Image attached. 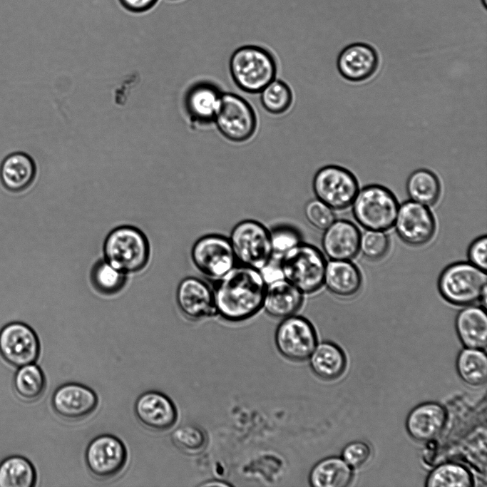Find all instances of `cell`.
I'll list each match as a JSON object with an SVG mask.
<instances>
[{"mask_svg":"<svg viewBox=\"0 0 487 487\" xmlns=\"http://www.w3.org/2000/svg\"><path fill=\"white\" fill-rule=\"evenodd\" d=\"M213 288L217 315L229 322H241L262 309L267 284L259 270L239 265Z\"/></svg>","mask_w":487,"mask_h":487,"instance_id":"1","label":"cell"},{"mask_svg":"<svg viewBox=\"0 0 487 487\" xmlns=\"http://www.w3.org/2000/svg\"><path fill=\"white\" fill-rule=\"evenodd\" d=\"M229 71L235 84L248 93H260L276 78L277 66L272 53L257 45H245L234 51Z\"/></svg>","mask_w":487,"mask_h":487,"instance_id":"2","label":"cell"},{"mask_svg":"<svg viewBox=\"0 0 487 487\" xmlns=\"http://www.w3.org/2000/svg\"><path fill=\"white\" fill-rule=\"evenodd\" d=\"M104 260L128 275L142 270L150 257L145 234L135 227L122 225L111 230L103 243Z\"/></svg>","mask_w":487,"mask_h":487,"instance_id":"3","label":"cell"},{"mask_svg":"<svg viewBox=\"0 0 487 487\" xmlns=\"http://www.w3.org/2000/svg\"><path fill=\"white\" fill-rule=\"evenodd\" d=\"M486 283L485 270L471 262H459L443 270L438 287L443 298L452 304L466 306L483 300L486 304Z\"/></svg>","mask_w":487,"mask_h":487,"instance_id":"4","label":"cell"},{"mask_svg":"<svg viewBox=\"0 0 487 487\" xmlns=\"http://www.w3.org/2000/svg\"><path fill=\"white\" fill-rule=\"evenodd\" d=\"M284 279L304 294H312L324 285L327 262L315 246L301 242L280 260Z\"/></svg>","mask_w":487,"mask_h":487,"instance_id":"5","label":"cell"},{"mask_svg":"<svg viewBox=\"0 0 487 487\" xmlns=\"http://www.w3.org/2000/svg\"><path fill=\"white\" fill-rule=\"evenodd\" d=\"M352 203L353 215L364 228L385 231L394 225L398 202L384 186L372 184L364 187L358 191Z\"/></svg>","mask_w":487,"mask_h":487,"instance_id":"6","label":"cell"},{"mask_svg":"<svg viewBox=\"0 0 487 487\" xmlns=\"http://www.w3.org/2000/svg\"><path fill=\"white\" fill-rule=\"evenodd\" d=\"M228 238L240 265L260 270L272 257L270 230L257 220L239 222Z\"/></svg>","mask_w":487,"mask_h":487,"instance_id":"7","label":"cell"},{"mask_svg":"<svg viewBox=\"0 0 487 487\" xmlns=\"http://www.w3.org/2000/svg\"><path fill=\"white\" fill-rule=\"evenodd\" d=\"M214 123L224 138L231 142L242 143L255 135L257 118L246 99L234 93L223 92Z\"/></svg>","mask_w":487,"mask_h":487,"instance_id":"8","label":"cell"},{"mask_svg":"<svg viewBox=\"0 0 487 487\" xmlns=\"http://www.w3.org/2000/svg\"><path fill=\"white\" fill-rule=\"evenodd\" d=\"M312 190L316 198L333 210H341L352 204L359 191V183L355 175L347 168L329 165L314 174Z\"/></svg>","mask_w":487,"mask_h":487,"instance_id":"9","label":"cell"},{"mask_svg":"<svg viewBox=\"0 0 487 487\" xmlns=\"http://www.w3.org/2000/svg\"><path fill=\"white\" fill-rule=\"evenodd\" d=\"M190 255L197 270L215 282L237 265L229 238L219 234L200 237L193 244Z\"/></svg>","mask_w":487,"mask_h":487,"instance_id":"10","label":"cell"},{"mask_svg":"<svg viewBox=\"0 0 487 487\" xmlns=\"http://www.w3.org/2000/svg\"><path fill=\"white\" fill-rule=\"evenodd\" d=\"M275 346L287 359L301 362L308 359L317 345V335L306 317L292 315L282 319L275 334Z\"/></svg>","mask_w":487,"mask_h":487,"instance_id":"11","label":"cell"},{"mask_svg":"<svg viewBox=\"0 0 487 487\" xmlns=\"http://www.w3.org/2000/svg\"><path fill=\"white\" fill-rule=\"evenodd\" d=\"M127 450L118 437L102 434L93 438L85 451L86 465L97 479L109 480L118 475L125 466Z\"/></svg>","mask_w":487,"mask_h":487,"instance_id":"12","label":"cell"},{"mask_svg":"<svg viewBox=\"0 0 487 487\" xmlns=\"http://www.w3.org/2000/svg\"><path fill=\"white\" fill-rule=\"evenodd\" d=\"M40 342L35 330L21 322H12L0 329V354L8 364L20 367L35 363Z\"/></svg>","mask_w":487,"mask_h":487,"instance_id":"13","label":"cell"},{"mask_svg":"<svg viewBox=\"0 0 487 487\" xmlns=\"http://www.w3.org/2000/svg\"><path fill=\"white\" fill-rule=\"evenodd\" d=\"M394 225L398 236L413 246L429 242L436 230L435 220L429 209L412 200L399 206Z\"/></svg>","mask_w":487,"mask_h":487,"instance_id":"14","label":"cell"},{"mask_svg":"<svg viewBox=\"0 0 487 487\" xmlns=\"http://www.w3.org/2000/svg\"><path fill=\"white\" fill-rule=\"evenodd\" d=\"M98 399L95 391L82 384L69 382L56 389L51 397L54 412L63 419L78 421L91 415Z\"/></svg>","mask_w":487,"mask_h":487,"instance_id":"15","label":"cell"},{"mask_svg":"<svg viewBox=\"0 0 487 487\" xmlns=\"http://www.w3.org/2000/svg\"><path fill=\"white\" fill-rule=\"evenodd\" d=\"M176 301L180 312L191 321L217 315L213 289L200 278L182 280L177 288Z\"/></svg>","mask_w":487,"mask_h":487,"instance_id":"16","label":"cell"},{"mask_svg":"<svg viewBox=\"0 0 487 487\" xmlns=\"http://www.w3.org/2000/svg\"><path fill=\"white\" fill-rule=\"evenodd\" d=\"M134 412L143 426L155 431L170 429L178 419V411L172 400L153 390L145 391L137 398Z\"/></svg>","mask_w":487,"mask_h":487,"instance_id":"17","label":"cell"},{"mask_svg":"<svg viewBox=\"0 0 487 487\" xmlns=\"http://www.w3.org/2000/svg\"><path fill=\"white\" fill-rule=\"evenodd\" d=\"M379 63L378 53L371 45L355 42L344 47L339 53L337 67L347 81L359 83L371 78Z\"/></svg>","mask_w":487,"mask_h":487,"instance_id":"18","label":"cell"},{"mask_svg":"<svg viewBox=\"0 0 487 487\" xmlns=\"http://www.w3.org/2000/svg\"><path fill=\"white\" fill-rule=\"evenodd\" d=\"M223 92L215 83L202 81L188 90L185 106L192 123L198 125L214 123Z\"/></svg>","mask_w":487,"mask_h":487,"instance_id":"19","label":"cell"},{"mask_svg":"<svg viewBox=\"0 0 487 487\" xmlns=\"http://www.w3.org/2000/svg\"><path fill=\"white\" fill-rule=\"evenodd\" d=\"M360 237V232L354 223L335 220L324 230L322 247L331 260H349L359 251Z\"/></svg>","mask_w":487,"mask_h":487,"instance_id":"20","label":"cell"},{"mask_svg":"<svg viewBox=\"0 0 487 487\" xmlns=\"http://www.w3.org/2000/svg\"><path fill=\"white\" fill-rule=\"evenodd\" d=\"M446 421L444 408L436 402H426L413 409L409 414L406 426L414 440L429 441L439 436Z\"/></svg>","mask_w":487,"mask_h":487,"instance_id":"21","label":"cell"},{"mask_svg":"<svg viewBox=\"0 0 487 487\" xmlns=\"http://www.w3.org/2000/svg\"><path fill=\"white\" fill-rule=\"evenodd\" d=\"M304 294L285 279L267 284L262 309L270 317L284 319L296 313L304 302Z\"/></svg>","mask_w":487,"mask_h":487,"instance_id":"22","label":"cell"},{"mask_svg":"<svg viewBox=\"0 0 487 487\" xmlns=\"http://www.w3.org/2000/svg\"><path fill=\"white\" fill-rule=\"evenodd\" d=\"M455 324L458 337L466 348L486 349L487 316L485 308L468 305L458 312Z\"/></svg>","mask_w":487,"mask_h":487,"instance_id":"23","label":"cell"},{"mask_svg":"<svg viewBox=\"0 0 487 487\" xmlns=\"http://www.w3.org/2000/svg\"><path fill=\"white\" fill-rule=\"evenodd\" d=\"M362 282L359 269L349 260H331L327 262L324 284L332 294L349 297L359 290Z\"/></svg>","mask_w":487,"mask_h":487,"instance_id":"24","label":"cell"},{"mask_svg":"<svg viewBox=\"0 0 487 487\" xmlns=\"http://www.w3.org/2000/svg\"><path fill=\"white\" fill-rule=\"evenodd\" d=\"M35 175L34 160L23 153H15L6 157L0 168L2 185L14 193L25 191L34 182Z\"/></svg>","mask_w":487,"mask_h":487,"instance_id":"25","label":"cell"},{"mask_svg":"<svg viewBox=\"0 0 487 487\" xmlns=\"http://www.w3.org/2000/svg\"><path fill=\"white\" fill-rule=\"evenodd\" d=\"M309 359L312 371L325 381L338 379L346 369L347 362L343 351L330 342H323L317 345Z\"/></svg>","mask_w":487,"mask_h":487,"instance_id":"26","label":"cell"},{"mask_svg":"<svg viewBox=\"0 0 487 487\" xmlns=\"http://www.w3.org/2000/svg\"><path fill=\"white\" fill-rule=\"evenodd\" d=\"M352 478V468L344 459L330 456L320 460L312 467L309 483L314 487H346Z\"/></svg>","mask_w":487,"mask_h":487,"instance_id":"27","label":"cell"},{"mask_svg":"<svg viewBox=\"0 0 487 487\" xmlns=\"http://www.w3.org/2000/svg\"><path fill=\"white\" fill-rule=\"evenodd\" d=\"M406 189L411 200L426 206L435 204L441 194L438 177L424 168L416 170L410 174L406 180Z\"/></svg>","mask_w":487,"mask_h":487,"instance_id":"28","label":"cell"},{"mask_svg":"<svg viewBox=\"0 0 487 487\" xmlns=\"http://www.w3.org/2000/svg\"><path fill=\"white\" fill-rule=\"evenodd\" d=\"M36 481L35 468L26 458L14 455L0 462V487H33Z\"/></svg>","mask_w":487,"mask_h":487,"instance_id":"29","label":"cell"},{"mask_svg":"<svg viewBox=\"0 0 487 487\" xmlns=\"http://www.w3.org/2000/svg\"><path fill=\"white\" fill-rule=\"evenodd\" d=\"M46 385L44 374L34 363L18 367L13 386L17 396L24 401L34 402L43 394Z\"/></svg>","mask_w":487,"mask_h":487,"instance_id":"30","label":"cell"},{"mask_svg":"<svg viewBox=\"0 0 487 487\" xmlns=\"http://www.w3.org/2000/svg\"><path fill=\"white\" fill-rule=\"evenodd\" d=\"M456 368L460 378L467 384L483 385L487 379V358L481 349L466 348L457 358Z\"/></svg>","mask_w":487,"mask_h":487,"instance_id":"31","label":"cell"},{"mask_svg":"<svg viewBox=\"0 0 487 487\" xmlns=\"http://www.w3.org/2000/svg\"><path fill=\"white\" fill-rule=\"evenodd\" d=\"M473 478L469 471L463 466L447 463L438 466L429 475L427 487H470L473 486Z\"/></svg>","mask_w":487,"mask_h":487,"instance_id":"32","label":"cell"},{"mask_svg":"<svg viewBox=\"0 0 487 487\" xmlns=\"http://www.w3.org/2000/svg\"><path fill=\"white\" fill-rule=\"evenodd\" d=\"M91 280L93 287L98 292L111 295L118 293L123 288L127 281V275L103 259L93 265Z\"/></svg>","mask_w":487,"mask_h":487,"instance_id":"33","label":"cell"},{"mask_svg":"<svg viewBox=\"0 0 487 487\" xmlns=\"http://www.w3.org/2000/svg\"><path fill=\"white\" fill-rule=\"evenodd\" d=\"M260 103L269 113L281 115L287 112L293 103V93L289 86L280 79H274L260 93Z\"/></svg>","mask_w":487,"mask_h":487,"instance_id":"34","label":"cell"},{"mask_svg":"<svg viewBox=\"0 0 487 487\" xmlns=\"http://www.w3.org/2000/svg\"><path fill=\"white\" fill-rule=\"evenodd\" d=\"M171 439L180 451L188 455L200 453L207 442L204 431L199 426L191 424H185L178 427L172 433Z\"/></svg>","mask_w":487,"mask_h":487,"instance_id":"35","label":"cell"},{"mask_svg":"<svg viewBox=\"0 0 487 487\" xmlns=\"http://www.w3.org/2000/svg\"><path fill=\"white\" fill-rule=\"evenodd\" d=\"M272 257L280 260L283 255L303 242L302 234L292 225H278L270 230Z\"/></svg>","mask_w":487,"mask_h":487,"instance_id":"36","label":"cell"},{"mask_svg":"<svg viewBox=\"0 0 487 487\" xmlns=\"http://www.w3.org/2000/svg\"><path fill=\"white\" fill-rule=\"evenodd\" d=\"M389 239L383 231L367 230L361 235L359 250L368 260L383 258L389 250Z\"/></svg>","mask_w":487,"mask_h":487,"instance_id":"37","label":"cell"},{"mask_svg":"<svg viewBox=\"0 0 487 487\" xmlns=\"http://www.w3.org/2000/svg\"><path fill=\"white\" fill-rule=\"evenodd\" d=\"M304 213L307 222L320 230H324L335 220L334 210L317 198L306 203Z\"/></svg>","mask_w":487,"mask_h":487,"instance_id":"38","label":"cell"},{"mask_svg":"<svg viewBox=\"0 0 487 487\" xmlns=\"http://www.w3.org/2000/svg\"><path fill=\"white\" fill-rule=\"evenodd\" d=\"M342 458L352 468L358 469L365 466L371 456L367 444L357 441L348 444L342 451Z\"/></svg>","mask_w":487,"mask_h":487,"instance_id":"39","label":"cell"},{"mask_svg":"<svg viewBox=\"0 0 487 487\" xmlns=\"http://www.w3.org/2000/svg\"><path fill=\"white\" fill-rule=\"evenodd\" d=\"M486 236H482L474 240L468 251L469 262L483 270H486Z\"/></svg>","mask_w":487,"mask_h":487,"instance_id":"40","label":"cell"},{"mask_svg":"<svg viewBox=\"0 0 487 487\" xmlns=\"http://www.w3.org/2000/svg\"><path fill=\"white\" fill-rule=\"evenodd\" d=\"M280 260L272 257L270 260L260 270L267 284L284 279Z\"/></svg>","mask_w":487,"mask_h":487,"instance_id":"41","label":"cell"},{"mask_svg":"<svg viewBox=\"0 0 487 487\" xmlns=\"http://www.w3.org/2000/svg\"><path fill=\"white\" fill-rule=\"evenodd\" d=\"M158 0H119L122 6L128 11L143 13L152 9Z\"/></svg>","mask_w":487,"mask_h":487,"instance_id":"42","label":"cell"},{"mask_svg":"<svg viewBox=\"0 0 487 487\" xmlns=\"http://www.w3.org/2000/svg\"><path fill=\"white\" fill-rule=\"evenodd\" d=\"M203 486H229V484H228V483H225L222 482V481H219V482H218V481H215V482L214 481V482H210V483H206L203 484Z\"/></svg>","mask_w":487,"mask_h":487,"instance_id":"43","label":"cell"},{"mask_svg":"<svg viewBox=\"0 0 487 487\" xmlns=\"http://www.w3.org/2000/svg\"><path fill=\"white\" fill-rule=\"evenodd\" d=\"M481 3H482L483 6L484 8H486L487 0H481Z\"/></svg>","mask_w":487,"mask_h":487,"instance_id":"44","label":"cell"},{"mask_svg":"<svg viewBox=\"0 0 487 487\" xmlns=\"http://www.w3.org/2000/svg\"><path fill=\"white\" fill-rule=\"evenodd\" d=\"M173 1H175V0H173Z\"/></svg>","mask_w":487,"mask_h":487,"instance_id":"45","label":"cell"}]
</instances>
